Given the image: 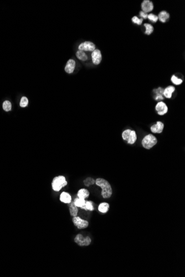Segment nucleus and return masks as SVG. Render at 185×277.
I'll return each instance as SVG.
<instances>
[{
    "mask_svg": "<svg viewBox=\"0 0 185 277\" xmlns=\"http://www.w3.org/2000/svg\"><path fill=\"white\" fill-rule=\"evenodd\" d=\"M92 58L93 64L95 65H98L100 63L102 59L101 52L99 49H95L92 54Z\"/></svg>",
    "mask_w": 185,
    "mask_h": 277,
    "instance_id": "1a4fd4ad",
    "label": "nucleus"
},
{
    "mask_svg": "<svg viewBox=\"0 0 185 277\" xmlns=\"http://www.w3.org/2000/svg\"><path fill=\"white\" fill-rule=\"evenodd\" d=\"M157 143V139L155 136L152 134H148L144 136L142 141V144L143 148L146 150H151L156 145Z\"/></svg>",
    "mask_w": 185,
    "mask_h": 277,
    "instance_id": "f03ea898",
    "label": "nucleus"
},
{
    "mask_svg": "<svg viewBox=\"0 0 185 277\" xmlns=\"http://www.w3.org/2000/svg\"><path fill=\"white\" fill-rule=\"evenodd\" d=\"M89 191L86 189H84V188L81 189L79 190L78 191V193H77V196L78 198L81 199H85L86 198L89 196Z\"/></svg>",
    "mask_w": 185,
    "mask_h": 277,
    "instance_id": "4468645a",
    "label": "nucleus"
},
{
    "mask_svg": "<svg viewBox=\"0 0 185 277\" xmlns=\"http://www.w3.org/2000/svg\"><path fill=\"white\" fill-rule=\"evenodd\" d=\"M132 21L133 23H136L138 25H141L143 22V20L142 18H139L137 16H134L132 18Z\"/></svg>",
    "mask_w": 185,
    "mask_h": 277,
    "instance_id": "c85d7f7f",
    "label": "nucleus"
},
{
    "mask_svg": "<svg viewBox=\"0 0 185 277\" xmlns=\"http://www.w3.org/2000/svg\"><path fill=\"white\" fill-rule=\"evenodd\" d=\"M28 100L25 96L22 97L21 99L20 105L21 107H26L28 106Z\"/></svg>",
    "mask_w": 185,
    "mask_h": 277,
    "instance_id": "bb28decb",
    "label": "nucleus"
},
{
    "mask_svg": "<svg viewBox=\"0 0 185 277\" xmlns=\"http://www.w3.org/2000/svg\"><path fill=\"white\" fill-rule=\"evenodd\" d=\"M142 9L145 13L150 12L153 10V3L149 0H144L142 3Z\"/></svg>",
    "mask_w": 185,
    "mask_h": 277,
    "instance_id": "9d476101",
    "label": "nucleus"
},
{
    "mask_svg": "<svg viewBox=\"0 0 185 277\" xmlns=\"http://www.w3.org/2000/svg\"><path fill=\"white\" fill-rule=\"evenodd\" d=\"M137 139H138V136H137L136 131L134 130H131L127 143L129 144H134L136 142Z\"/></svg>",
    "mask_w": 185,
    "mask_h": 277,
    "instance_id": "dca6fc26",
    "label": "nucleus"
},
{
    "mask_svg": "<svg viewBox=\"0 0 185 277\" xmlns=\"http://www.w3.org/2000/svg\"><path fill=\"white\" fill-rule=\"evenodd\" d=\"M78 49L79 50H82L84 52V51L93 52L96 49V45L91 42L86 41L79 46Z\"/></svg>",
    "mask_w": 185,
    "mask_h": 277,
    "instance_id": "423d86ee",
    "label": "nucleus"
},
{
    "mask_svg": "<svg viewBox=\"0 0 185 277\" xmlns=\"http://www.w3.org/2000/svg\"><path fill=\"white\" fill-rule=\"evenodd\" d=\"M171 80L172 83L173 84H175V85H181V84H182V82H183L182 79L177 78L176 76L174 75L172 76Z\"/></svg>",
    "mask_w": 185,
    "mask_h": 277,
    "instance_id": "a878e982",
    "label": "nucleus"
},
{
    "mask_svg": "<svg viewBox=\"0 0 185 277\" xmlns=\"http://www.w3.org/2000/svg\"><path fill=\"white\" fill-rule=\"evenodd\" d=\"M85 200L84 199H80V198H76L74 199V201H73L74 204H75L76 206L77 207H79V208H83L85 205Z\"/></svg>",
    "mask_w": 185,
    "mask_h": 277,
    "instance_id": "aec40b11",
    "label": "nucleus"
},
{
    "mask_svg": "<svg viewBox=\"0 0 185 277\" xmlns=\"http://www.w3.org/2000/svg\"><path fill=\"white\" fill-rule=\"evenodd\" d=\"M148 18H149V20H150V21H152L153 22H156L157 20H158V16H157L156 15H154L153 13H150L149 15H148Z\"/></svg>",
    "mask_w": 185,
    "mask_h": 277,
    "instance_id": "cd10ccee",
    "label": "nucleus"
},
{
    "mask_svg": "<svg viewBox=\"0 0 185 277\" xmlns=\"http://www.w3.org/2000/svg\"><path fill=\"white\" fill-rule=\"evenodd\" d=\"M164 124L161 121H157L156 124H153L150 127L151 131L153 133L160 134L164 129Z\"/></svg>",
    "mask_w": 185,
    "mask_h": 277,
    "instance_id": "6e6552de",
    "label": "nucleus"
},
{
    "mask_svg": "<svg viewBox=\"0 0 185 277\" xmlns=\"http://www.w3.org/2000/svg\"><path fill=\"white\" fill-rule=\"evenodd\" d=\"M74 242L79 246H88L91 243L92 240L89 236L84 237L81 234H78L75 236Z\"/></svg>",
    "mask_w": 185,
    "mask_h": 277,
    "instance_id": "20e7f679",
    "label": "nucleus"
},
{
    "mask_svg": "<svg viewBox=\"0 0 185 277\" xmlns=\"http://www.w3.org/2000/svg\"><path fill=\"white\" fill-rule=\"evenodd\" d=\"M67 184L68 183L64 176L63 175L55 176L52 180V189L55 191H59L62 188L67 186Z\"/></svg>",
    "mask_w": 185,
    "mask_h": 277,
    "instance_id": "7ed1b4c3",
    "label": "nucleus"
},
{
    "mask_svg": "<svg viewBox=\"0 0 185 277\" xmlns=\"http://www.w3.org/2000/svg\"><path fill=\"white\" fill-rule=\"evenodd\" d=\"M95 182H96V180L92 178L89 177V178H87L85 179L83 181V183H84V184L85 185V187H89L90 186L94 184Z\"/></svg>",
    "mask_w": 185,
    "mask_h": 277,
    "instance_id": "b1692460",
    "label": "nucleus"
},
{
    "mask_svg": "<svg viewBox=\"0 0 185 277\" xmlns=\"http://www.w3.org/2000/svg\"><path fill=\"white\" fill-rule=\"evenodd\" d=\"M170 18L169 13L166 11H162L160 12L158 16V20H159L162 23H165Z\"/></svg>",
    "mask_w": 185,
    "mask_h": 277,
    "instance_id": "2eb2a0df",
    "label": "nucleus"
},
{
    "mask_svg": "<svg viewBox=\"0 0 185 277\" xmlns=\"http://www.w3.org/2000/svg\"><path fill=\"white\" fill-rule=\"evenodd\" d=\"M3 110H5L6 112H9L11 110L12 104L10 101L9 100H6L4 101L2 105Z\"/></svg>",
    "mask_w": 185,
    "mask_h": 277,
    "instance_id": "4be33fe9",
    "label": "nucleus"
},
{
    "mask_svg": "<svg viewBox=\"0 0 185 277\" xmlns=\"http://www.w3.org/2000/svg\"><path fill=\"white\" fill-rule=\"evenodd\" d=\"M148 14L146 13H145L143 11H141L140 12V16L142 17V19H146L148 18Z\"/></svg>",
    "mask_w": 185,
    "mask_h": 277,
    "instance_id": "c756f323",
    "label": "nucleus"
},
{
    "mask_svg": "<svg viewBox=\"0 0 185 277\" xmlns=\"http://www.w3.org/2000/svg\"><path fill=\"white\" fill-rule=\"evenodd\" d=\"M155 110L157 113V114L160 116H164L168 112V106L163 101H160L156 104L155 106Z\"/></svg>",
    "mask_w": 185,
    "mask_h": 277,
    "instance_id": "0eeeda50",
    "label": "nucleus"
},
{
    "mask_svg": "<svg viewBox=\"0 0 185 277\" xmlns=\"http://www.w3.org/2000/svg\"><path fill=\"white\" fill-rule=\"evenodd\" d=\"M75 61L73 59H70L68 61L65 67V71L68 74H72L75 69Z\"/></svg>",
    "mask_w": 185,
    "mask_h": 277,
    "instance_id": "9b49d317",
    "label": "nucleus"
},
{
    "mask_svg": "<svg viewBox=\"0 0 185 277\" xmlns=\"http://www.w3.org/2000/svg\"><path fill=\"white\" fill-rule=\"evenodd\" d=\"M175 87L174 86L170 85L168 87H166L165 89L164 90L163 95L166 98H172V94L175 92Z\"/></svg>",
    "mask_w": 185,
    "mask_h": 277,
    "instance_id": "f8f14e48",
    "label": "nucleus"
},
{
    "mask_svg": "<svg viewBox=\"0 0 185 277\" xmlns=\"http://www.w3.org/2000/svg\"><path fill=\"white\" fill-rule=\"evenodd\" d=\"M76 56L81 61H86L88 59L87 54L85 53L84 51H82V50H79L76 53Z\"/></svg>",
    "mask_w": 185,
    "mask_h": 277,
    "instance_id": "6ab92c4d",
    "label": "nucleus"
},
{
    "mask_svg": "<svg viewBox=\"0 0 185 277\" xmlns=\"http://www.w3.org/2000/svg\"><path fill=\"white\" fill-rule=\"evenodd\" d=\"M82 209H84L85 210H94V207H93V202L92 201H85V204L84 205L83 208H81Z\"/></svg>",
    "mask_w": 185,
    "mask_h": 277,
    "instance_id": "412c9836",
    "label": "nucleus"
},
{
    "mask_svg": "<svg viewBox=\"0 0 185 277\" xmlns=\"http://www.w3.org/2000/svg\"><path fill=\"white\" fill-rule=\"evenodd\" d=\"M144 26L146 28L145 34L147 35H150L153 32V27L151 24L149 23H145Z\"/></svg>",
    "mask_w": 185,
    "mask_h": 277,
    "instance_id": "5701e85b",
    "label": "nucleus"
},
{
    "mask_svg": "<svg viewBox=\"0 0 185 277\" xmlns=\"http://www.w3.org/2000/svg\"><path fill=\"white\" fill-rule=\"evenodd\" d=\"M131 131V130H130V129H127V130H124L123 132L122 135V138L125 141L127 142L128 141V139H129V136H130Z\"/></svg>",
    "mask_w": 185,
    "mask_h": 277,
    "instance_id": "393cba45",
    "label": "nucleus"
},
{
    "mask_svg": "<svg viewBox=\"0 0 185 277\" xmlns=\"http://www.w3.org/2000/svg\"><path fill=\"white\" fill-rule=\"evenodd\" d=\"M96 184L101 189V196L104 199H109L113 194V189L111 185L107 180L99 178L96 179Z\"/></svg>",
    "mask_w": 185,
    "mask_h": 277,
    "instance_id": "f257e3e1",
    "label": "nucleus"
},
{
    "mask_svg": "<svg viewBox=\"0 0 185 277\" xmlns=\"http://www.w3.org/2000/svg\"><path fill=\"white\" fill-rule=\"evenodd\" d=\"M70 212V215L72 217L77 216L78 210L77 206H75L74 202H71L69 205Z\"/></svg>",
    "mask_w": 185,
    "mask_h": 277,
    "instance_id": "f3484780",
    "label": "nucleus"
},
{
    "mask_svg": "<svg viewBox=\"0 0 185 277\" xmlns=\"http://www.w3.org/2000/svg\"><path fill=\"white\" fill-rule=\"evenodd\" d=\"M60 200L65 204H70L72 202V197L67 192H62L60 195Z\"/></svg>",
    "mask_w": 185,
    "mask_h": 277,
    "instance_id": "ddd939ff",
    "label": "nucleus"
},
{
    "mask_svg": "<svg viewBox=\"0 0 185 277\" xmlns=\"http://www.w3.org/2000/svg\"><path fill=\"white\" fill-rule=\"evenodd\" d=\"M72 221L74 225L77 227L78 229L87 228L89 226V222L85 220L81 219L80 217H73Z\"/></svg>",
    "mask_w": 185,
    "mask_h": 277,
    "instance_id": "39448f33",
    "label": "nucleus"
},
{
    "mask_svg": "<svg viewBox=\"0 0 185 277\" xmlns=\"http://www.w3.org/2000/svg\"><path fill=\"white\" fill-rule=\"evenodd\" d=\"M109 209V204L107 202H102L99 205L98 210L102 213H107Z\"/></svg>",
    "mask_w": 185,
    "mask_h": 277,
    "instance_id": "a211bd4d",
    "label": "nucleus"
}]
</instances>
